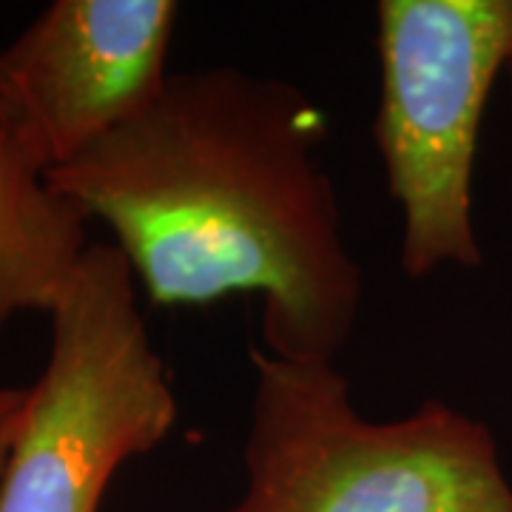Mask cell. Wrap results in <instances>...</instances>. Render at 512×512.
Here are the masks:
<instances>
[{
    "label": "cell",
    "mask_w": 512,
    "mask_h": 512,
    "mask_svg": "<svg viewBox=\"0 0 512 512\" xmlns=\"http://www.w3.org/2000/svg\"><path fill=\"white\" fill-rule=\"evenodd\" d=\"M373 123L390 200L402 208V271L478 268V131L512 55V0H382Z\"/></svg>",
    "instance_id": "cell-4"
},
{
    "label": "cell",
    "mask_w": 512,
    "mask_h": 512,
    "mask_svg": "<svg viewBox=\"0 0 512 512\" xmlns=\"http://www.w3.org/2000/svg\"><path fill=\"white\" fill-rule=\"evenodd\" d=\"M49 165L0 106V330L55 311L89 251L86 214L46 180Z\"/></svg>",
    "instance_id": "cell-6"
},
{
    "label": "cell",
    "mask_w": 512,
    "mask_h": 512,
    "mask_svg": "<svg viewBox=\"0 0 512 512\" xmlns=\"http://www.w3.org/2000/svg\"><path fill=\"white\" fill-rule=\"evenodd\" d=\"M504 74H507V80H510V89H512V55L510 60H507V69H504Z\"/></svg>",
    "instance_id": "cell-8"
},
{
    "label": "cell",
    "mask_w": 512,
    "mask_h": 512,
    "mask_svg": "<svg viewBox=\"0 0 512 512\" xmlns=\"http://www.w3.org/2000/svg\"><path fill=\"white\" fill-rule=\"evenodd\" d=\"M245 484L225 512H512V484L484 421L430 399L365 419L333 362L248 350Z\"/></svg>",
    "instance_id": "cell-2"
},
{
    "label": "cell",
    "mask_w": 512,
    "mask_h": 512,
    "mask_svg": "<svg viewBox=\"0 0 512 512\" xmlns=\"http://www.w3.org/2000/svg\"><path fill=\"white\" fill-rule=\"evenodd\" d=\"M325 134V111L282 77L171 72L137 117L46 180L109 225L154 308L259 293L268 353L336 362L365 276L319 163Z\"/></svg>",
    "instance_id": "cell-1"
},
{
    "label": "cell",
    "mask_w": 512,
    "mask_h": 512,
    "mask_svg": "<svg viewBox=\"0 0 512 512\" xmlns=\"http://www.w3.org/2000/svg\"><path fill=\"white\" fill-rule=\"evenodd\" d=\"M177 12L174 0H55L0 52V106L49 168L160 94Z\"/></svg>",
    "instance_id": "cell-5"
},
{
    "label": "cell",
    "mask_w": 512,
    "mask_h": 512,
    "mask_svg": "<svg viewBox=\"0 0 512 512\" xmlns=\"http://www.w3.org/2000/svg\"><path fill=\"white\" fill-rule=\"evenodd\" d=\"M137 293L123 251L92 242L49 313V359L26 387L0 512H97L117 470L171 436L180 407Z\"/></svg>",
    "instance_id": "cell-3"
},
{
    "label": "cell",
    "mask_w": 512,
    "mask_h": 512,
    "mask_svg": "<svg viewBox=\"0 0 512 512\" xmlns=\"http://www.w3.org/2000/svg\"><path fill=\"white\" fill-rule=\"evenodd\" d=\"M23 404H26V387H0V473L9 456V447L18 433L20 416H23Z\"/></svg>",
    "instance_id": "cell-7"
}]
</instances>
